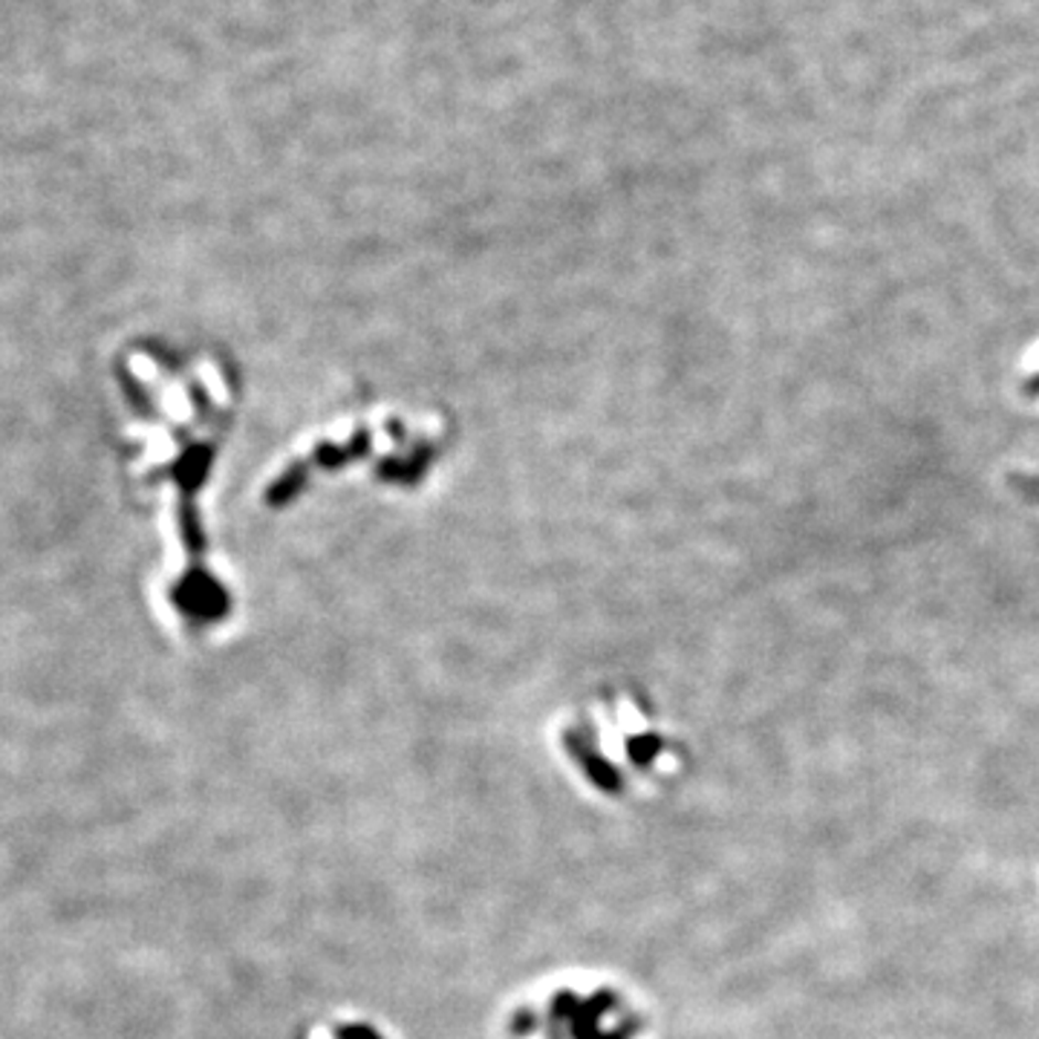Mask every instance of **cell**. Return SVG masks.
I'll return each instance as SVG.
<instances>
[]
</instances>
